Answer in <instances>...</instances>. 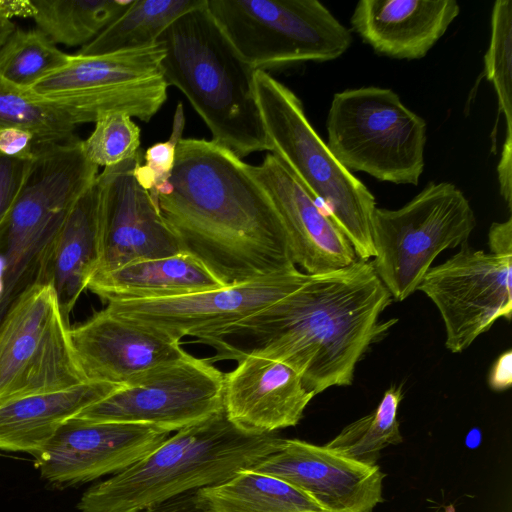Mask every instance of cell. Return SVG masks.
<instances>
[{"label": "cell", "mask_w": 512, "mask_h": 512, "mask_svg": "<svg viewBox=\"0 0 512 512\" xmlns=\"http://www.w3.org/2000/svg\"><path fill=\"white\" fill-rule=\"evenodd\" d=\"M402 397L401 386L389 387L373 412L347 425L325 447L356 462L377 465L381 450L403 440L397 419Z\"/></svg>", "instance_id": "obj_29"}, {"label": "cell", "mask_w": 512, "mask_h": 512, "mask_svg": "<svg viewBox=\"0 0 512 512\" xmlns=\"http://www.w3.org/2000/svg\"><path fill=\"white\" fill-rule=\"evenodd\" d=\"M15 28L16 27L11 20H7L0 16V46Z\"/></svg>", "instance_id": "obj_39"}, {"label": "cell", "mask_w": 512, "mask_h": 512, "mask_svg": "<svg viewBox=\"0 0 512 512\" xmlns=\"http://www.w3.org/2000/svg\"><path fill=\"white\" fill-rule=\"evenodd\" d=\"M484 75L492 83L499 112L505 117L503 151H512V2L498 0L491 12V37L484 56Z\"/></svg>", "instance_id": "obj_31"}, {"label": "cell", "mask_w": 512, "mask_h": 512, "mask_svg": "<svg viewBox=\"0 0 512 512\" xmlns=\"http://www.w3.org/2000/svg\"><path fill=\"white\" fill-rule=\"evenodd\" d=\"M253 470L280 478L309 496L323 512H372L383 502L385 474L325 446L283 438Z\"/></svg>", "instance_id": "obj_17"}, {"label": "cell", "mask_w": 512, "mask_h": 512, "mask_svg": "<svg viewBox=\"0 0 512 512\" xmlns=\"http://www.w3.org/2000/svg\"><path fill=\"white\" fill-rule=\"evenodd\" d=\"M158 205L181 251L225 286L297 269L283 221L251 165L212 140L180 139Z\"/></svg>", "instance_id": "obj_1"}, {"label": "cell", "mask_w": 512, "mask_h": 512, "mask_svg": "<svg viewBox=\"0 0 512 512\" xmlns=\"http://www.w3.org/2000/svg\"><path fill=\"white\" fill-rule=\"evenodd\" d=\"M142 158L140 151L131 159L105 167L96 177L101 249L96 273L182 252L158 204L135 179Z\"/></svg>", "instance_id": "obj_15"}, {"label": "cell", "mask_w": 512, "mask_h": 512, "mask_svg": "<svg viewBox=\"0 0 512 512\" xmlns=\"http://www.w3.org/2000/svg\"><path fill=\"white\" fill-rule=\"evenodd\" d=\"M132 0H31L37 29L54 43L85 46L115 21Z\"/></svg>", "instance_id": "obj_27"}, {"label": "cell", "mask_w": 512, "mask_h": 512, "mask_svg": "<svg viewBox=\"0 0 512 512\" xmlns=\"http://www.w3.org/2000/svg\"><path fill=\"white\" fill-rule=\"evenodd\" d=\"M84 382L52 283L32 285L0 319V405Z\"/></svg>", "instance_id": "obj_10"}, {"label": "cell", "mask_w": 512, "mask_h": 512, "mask_svg": "<svg viewBox=\"0 0 512 512\" xmlns=\"http://www.w3.org/2000/svg\"><path fill=\"white\" fill-rule=\"evenodd\" d=\"M210 512H323L288 482L253 469L198 489Z\"/></svg>", "instance_id": "obj_25"}, {"label": "cell", "mask_w": 512, "mask_h": 512, "mask_svg": "<svg viewBox=\"0 0 512 512\" xmlns=\"http://www.w3.org/2000/svg\"><path fill=\"white\" fill-rule=\"evenodd\" d=\"M170 432L143 424L66 421L35 456L41 476L58 486L117 474L150 453Z\"/></svg>", "instance_id": "obj_16"}, {"label": "cell", "mask_w": 512, "mask_h": 512, "mask_svg": "<svg viewBox=\"0 0 512 512\" xmlns=\"http://www.w3.org/2000/svg\"><path fill=\"white\" fill-rule=\"evenodd\" d=\"M271 197L285 226L295 265L309 275L354 263L355 251L338 226L272 153L251 165Z\"/></svg>", "instance_id": "obj_19"}, {"label": "cell", "mask_w": 512, "mask_h": 512, "mask_svg": "<svg viewBox=\"0 0 512 512\" xmlns=\"http://www.w3.org/2000/svg\"><path fill=\"white\" fill-rule=\"evenodd\" d=\"M31 158L10 157L0 153V223L22 188Z\"/></svg>", "instance_id": "obj_34"}, {"label": "cell", "mask_w": 512, "mask_h": 512, "mask_svg": "<svg viewBox=\"0 0 512 512\" xmlns=\"http://www.w3.org/2000/svg\"><path fill=\"white\" fill-rule=\"evenodd\" d=\"M488 245L491 253L512 255V219L494 222L488 232Z\"/></svg>", "instance_id": "obj_37"}, {"label": "cell", "mask_w": 512, "mask_h": 512, "mask_svg": "<svg viewBox=\"0 0 512 512\" xmlns=\"http://www.w3.org/2000/svg\"><path fill=\"white\" fill-rule=\"evenodd\" d=\"M254 88L270 153L330 216L357 259L371 261V220L376 208L373 194L334 157L290 88L261 70L254 73Z\"/></svg>", "instance_id": "obj_6"}, {"label": "cell", "mask_w": 512, "mask_h": 512, "mask_svg": "<svg viewBox=\"0 0 512 512\" xmlns=\"http://www.w3.org/2000/svg\"><path fill=\"white\" fill-rule=\"evenodd\" d=\"M97 175L78 137L34 145L22 188L0 223V319L26 289L50 282L57 236Z\"/></svg>", "instance_id": "obj_5"}, {"label": "cell", "mask_w": 512, "mask_h": 512, "mask_svg": "<svg viewBox=\"0 0 512 512\" xmlns=\"http://www.w3.org/2000/svg\"><path fill=\"white\" fill-rule=\"evenodd\" d=\"M85 123L67 105L37 98L0 77V130L10 127L29 131L34 145L68 141L77 125Z\"/></svg>", "instance_id": "obj_28"}, {"label": "cell", "mask_w": 512, "mask_h": 512, "mask_svg": "<svg viewBox=\"0 0 512 512\" xmlns=\"http://www.w3.org/2000/svg\"><path fill=\"white\" fill-rule=\"evenodd\" d=\"M512 383V352L502 353L494 362L488 376V384L495 391L510 388Z\"/></svg>", "instance_id": "obj_38"}, {"label": "cell", "mask_w": 512, "mask_h": 512, "mask_svg": "<svg viewBox=\"0 0 512 512\" xmlns=\"http://www.w3.org/2000/svg\"><path fill=\"white\" fill-rule=\"evenodd\" d=\"M160 41L139 49L100 55H71L58 70L28 91L37 98L67 105L85 123L121 112L149 122L167 99Z\"/></svg>", "instance_id": "obj_11"}, {"label": "cell", "mask_w": 512, "mask_h": 512, "mask_svg": "<svg viewBox=\"0 0 512 512\" xmlns=\"http://www.w3.org/2000/svg\"><path fill=\"white\" fill-rule=\"evenodd\" d=\"M119 387L84 382L68 389L30 395L0 405V450L36 456L66 421Z\"/></svg>", "instance_id": "obj_23"}, {"label": "cell", "mask_w": 512, "mask_h": 512, "mask_svg": "<svg viewBox=\"0 0 512 512\" xmlns=\"http://www.w3.org/2000/svg\"><path fill=\"white\" fill-rule=\"evenodd\" d=\"M206 0H132L128 8L78 55L90 56L133 50L159 41L166 29Z\"/></svg>", "instance_id": "obj_26"}, {"label": "cell", "mask_w": 512, "mask_h": 512, "mask_svg": "<svg viewBox=\"0 0 512 512\" xmlns=\"http://www.w3.org/2000/svg\"><path fill=\"white\" fill-rule=\"evenodd\" d=\"M282 440L275 433L241 431L223 409L176 431L128 468L90 487L77 507L81 512H139L252 469Z\"/></svg>", "instance_id": "obj_3"}, {"label": "cell", "mask_w": 512, "mask_h": 512, "mask_svg": "<svg viewBox=\"0 0 512 512\" xmlns=\"http://www.w3.org/2000/svg\"><path fill=\"white\" fill-rule=\"evenodd\" d=\"M392 297L372 261L310 275L298 289L224 330L207 345L208 358L256 354L285 363L317 395L351 385L357 363L397 319L381 321Z\"/></svg>", "instance_id": "obj_2"}, {"label": "cell", "mask_w": 512, "mask_h": 512, "mask_svg": "<svg viewBox=\"0 0 512 512\" xmlns=\"http://www.w3.org/2000/svg\"><path fill=\"white\" fill-rule=\"evenodd\" d=\"M95 127L82 149L97 167H109L133 158L140 149V128L132 117L121 112L104 113L95 120Z\"/></svg>", "instance_id": "obj_32"}, {"label": "cell", "mask_w": 512, "mask_h": 512, "mask_svg": "<svg viewBox=\"0 0 512 512\" xmlns=\"http://www.w3.org/2000/svg\"><path fill=\"white\" fill-rule=\"evenodd\" d=\"M100 257L99 191L95 179L63 223L50 263L49 281L67 320L96 273Z\"/></svg>", "instance_id": "obj_24"}, {"label": "cell", "mask_w": 512, "mask_h": 512, "mask_svg": "<svg viewBox=\"0 0 512 512\" xmlns=\"http://www.w3.org/2000/svg\"><path fill=\"white\" fill-rule=\"evenodd\" d=\"M314 396L293 368L262 355H243L224 376V412L248 434L296 426Z\"/></svg>", "instance_id": "obj_20"}, {"label": "cell", "mask_w": 512, "mask_h": 512, "mask_svg": "<svg viewBox=\"0 0 512 512\" xmlns=\"http://www.w3.org/2000/svg\"><path fill=\"white\" fill-rule=\"evenodd\" d=\"M222 287L225 285L213 273L186 252L97 272L87 285L106 304L177 297Z\"/></svg>", "instance_id": "obj_22"}, {"label": "cell", "mask_w": 512, "mask_h": 512, "mask_svg": "<svg viewBox=\"0 0 512 512\" xmlns=\"http://www.w3.org/2000/svg\"><path fill=\"white\" fill-rule=\"evenodd\" d=\"M224 376L209 359L186 353L117 388L75 417L178 431L223 410Z\"/></svg>", "instance_id": "obj_12"}, {"label": "cell", "mask_w": 512, "mask_h": 512, "mask_svg": "<svg viewBox=\"0 0 512 512\" xmlns=\"http://www.w3.org/2000/svg\"><path fill=\"white\" fill-rule=\"evenodd\" d=\"M331 153L348 171L417 185L427 125L393 90L368 86L334 94L326 121Z\"/></svg>", "instance_id": "obj_7"}, {"label": "cell", "mask_w": 512, "mask_h": 512, "mask_svg": "<svg viewBox=\"0 0 512 512\" xmlns=\"http://www.w3.org/2000/svg\"><path fill=\"white\" fill-rule=\"evenodd\" d=\"M70 340L85 380L116 386L187 353L180 340L106 308L70 327Z\"/></svg>", "instance_id": "obj_18"}, {"label": "cell", "mask_w": 512, "mask_h": 512, "mask_svg": "<svg viewBox=\"0 0 512 512\" xmlns=\"http://www.w3.org/2000/svg\"><path fill=\"white\" fill-rule=\"evenodd\" d=\"M34 137L24 129L10 127L0 130V153L10 157L31 158Z\"/></svg>", "instance_id": "obj_35"}, {"label": "cell", "mask_w": 512, "mask_h": 512, "mask_svg": "<svg viewBox=\"0 0 512 512\" xmlns=\"http://www.w3.org/2000/svg\"><path fill=\"white\" fill-rule=\"evenodd\" d=\"M206 2L176 19L159 38L163 77L185 95L213 142L241 159L270 152L255 96V70L224 35Z\"/></svg>", "instance_id": "obj_4"}, {"label": "cell", "mask_w": 512, "mask_h": 512, "mask_svg": "<svg viewBox=\"0 0 512 512\" xmlns=\"http://www.w3.org/2000/svg\"><path fill=\"white\" fill-rule=\"evenodd\" d=\"M207 9L255 71L339 58L351 31L317 0H207Z\"/></svg>", "instance_id": "obj_8"}, {"label": "cell", "mask_w": 512, "mask_h": 512, "mask_svg": "<svg viewBox=\"0 0 512 512\" xmlns=\"http://www.w3.org/2000/svg\"><path fill=\"white\" fill-rule=\"evenodd\" d=\"M70 57L37 28H15L0 46V77L18 88L29 90L64 66Z\"/></svg>", "instance_id": "obj_30"}, {"label": "cell", "mask_w": 512, "mask_h": 512, "mask_svg": "<svg viewBox=\"0 0 512 512\" xmlns=\"http://www.w3.org/2000/svg\"><path fill=\"white\" fill-rule=\"evenodd\" d=\"M310 278L298 268L288 273L192 294L111 302L110 312L178 340L195 337L207 344L230 326L298 289Z\"/></svg>", "instance_id": "obj_14"}, {"label": "cell", "mask_w": 512, "mask_h": 512, "mask_svg": "<svg viewBox=\"0 0 512 512\" xmlns=\"http://www.w3.org/2000/svg\"><path fill=\"white\" fill-rule=\"evenodd\" d=\"M185 125L183 106L178 103L174 118L172 133L168 140L157 142L148 147L143 155L144 163H140L134 171L138 184L146 190L152 200L158 204V195L168 183L176 157L177 144L182 138ZM159 206V205H158Z\"/></svg>", "instance_id": "obj_33"}, {"label": "cell", "mask_w": 512, "mask_h": 512, "mask_svg": "<svg viewBox=\"0 0 512 512\" xmlns=\"http://www.w3.org/2000/svg\"><path fill=\"white\" fill-rule=\"evenodd\" d=\"M459 13L455 0H360L350 22L375 52L415 60L426 56Z\"/></svg>", "instance_id": "obj_21"}, {"label": "cell", "mask_w": 512, "mask_h": 512, "mask_svg": "<svg viewBox=\"0 0 512 512\" xmlns=\"http://www.w3.org/2000/svg\"><path fill=\"white\" fill-rule=\"evenodd\" d=\"M476 226L463 192L450 182H429L398 209L375 208L371 220L373 267L391 297L413 294L435 258L467 242Z\"/></svg>", "instance_id": "obj_9"}, {"label": "cell", "mask_w": 512, "mask_h": 512, "mask_svg": "<svg viewBox=\"0 0 512 512\" xmlns=\"http://www.w3.org/2000/svg\"><path fill=\"white\" fill-rule=\"evenodd\" d=\"M139 512H210V510L198 490H193L148 506Z\"/></svg>", "instance_id": "obj_36"}, {"label": "cell", "mask_w": 512, "mask_h": 512, "mask_svg": "<svg viewBox=\"0 0 512 512\" xmlns=\"http://www.w3.org/2000/svg\"><path fill=\"white\" fill-rule=\"evenodd\" d=\"M417 290L437 307L452 353L467 349L500 318L512 314V255L474 250L466 243L431 267Z\"/></svg>", "instance_id": "obj_13"}]
</instances>
